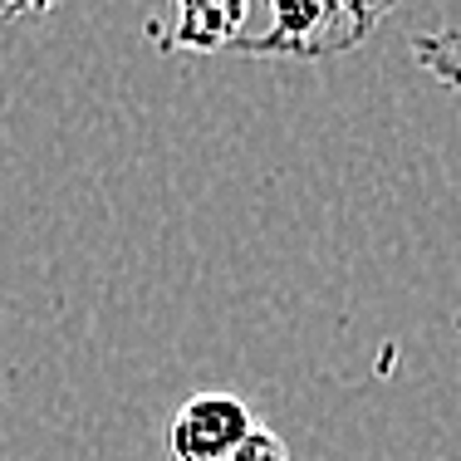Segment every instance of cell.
Instances as JSON below:
<instances>
[{"label":"cell","mask_w":461,"mask_h":461,"mask_svg":"<svg viewBox=\"0 0 461 461\" xmlns=\"http://www.w3.org/2000/svg\"><path fill=\"white\" fill-rule=\"evenodd\" d=\"M270 30L260 40H240L246 54H339L354 50L358 40L393 10V0H266Z\"/></svg>","instance_id":"cell-1"},{"label":"cell","mask_w":461,"mask_h":461,"mask_svg":"<svg viewBox=\"0 0 461 461\" xmlns=\"http://www.w3.org/2000/svg\"><path fill=\"white\" fill-rule=\"evenodd\" d=\"M260 432L246 398L226 388L192 393L167 422V456L172 461H230Z\"/></svg>","instance_id":"cell-2"},{"label":"cell","mask_w":461,"mask_h":461,"mask_svg":"<svg viewBox=\"0 0 461 461\" xmlns=\"http://www.w3.org/2000/svg\"><path fill=\"white\" fill-rule=\"evenodd\" d=\"M172 20L167 25H148L152 40L162 50H192V54H212L226 45H240L246 30L250 0H167Z\"/></svg>","instance_id":"cell-3"},{"label":"cell","mask_w":461,"mask_h":461,"mask_svg":"<svg viewBox=\"0 0 461 461\" xmlns=\"http://www.w3.org/2000/svg\"><path fill=\"white\" fill-rule=\"evenodd\" d=\"M230 461H290V447H285L280 437L270 432V427H260V432L250 437V442L240 447V452L230 456Z\"/></svg>","instance_id":"cell-4"}]
</instances>
